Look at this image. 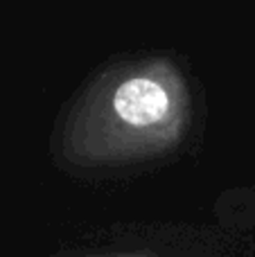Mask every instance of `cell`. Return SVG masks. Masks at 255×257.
Listing matches in <instances>:
<instances>
[{"instance_id":"cell-1","label":"cell","mask_w":255,"mask_h":257,"mask_svg":"<svg viewBox=\"0 0 255 257\" xmlns=\"http://www.w3.org/2000/svg\"><path fill=\"white\" fill-rule=\"evenodd\" d=\"M113 106L126 124L147 126L165 117L170 102H167V93L156 81L131 79L115 90Z\"/></svg>"}]
</instances>
